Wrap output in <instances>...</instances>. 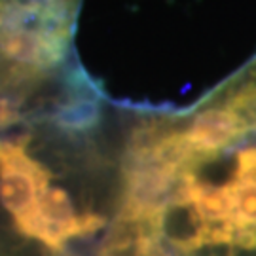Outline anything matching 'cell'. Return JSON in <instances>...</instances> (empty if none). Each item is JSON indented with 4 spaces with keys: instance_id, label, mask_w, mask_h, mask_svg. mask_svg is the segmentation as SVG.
Wrapping results in <instances>:
<instances>
[{
    "instance_id": "cell-1",
    "label": "cell",
    "mask_w": 256,
    "mask_h": 256,
    "mask_svg": "<svg viewBox=\"0 0 256 256\" xmlns=\"http://www.w3.org/2000/svg\"><path fill=\"white\" fill-rule=\"evenodd\" d=\"M74 0H0V54L27 70L61 61Z\"/></svg>"
},
{
    "instance_id": "cell-2",
    "label": "cell",
    "mask_w": 256,
    "mask_h": 256,
    "mask_svg": "<svg viewBox=\"0 0 256 256\" xmlns=\"http://www.w3.org/2000/svg\"><path fill=\"white\" fill-rule=\"evenodd\" d=\"M50 184L46 169L30 160L19 142H0V203L23 234L34 216L42 190Z\"/></svg>"
}]
</instances>
